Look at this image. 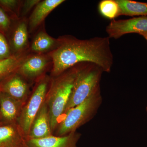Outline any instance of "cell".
<instances>
[{
    "label": "cell",
    "mask_w": 147,
    "mask_h": 147,
    "mask_svg": "<svg viewBox=\"0 0 147 147\" xmlns=\"http://www.w3.org/2000/svg\"><path fill=\"white\" fill-rule=\"evenodd\" d=\"M107 37H94L80 40L65 36L58 40L55 50L50 54L53 62L52 74L57 77L78 64L90 62L99 66L105 72H110L113 55Z\"/></svg>",
    "instance_id": "6da1fadb"
},
{
    "label": "cell",
    "mask_w": 147,
    "mask_h": 147,
    "mask_svg": "<svg viewBox=\"0 0 147 147\" xmlns=\"http://www.w3.org/2000/svg\"><path fill=\"white\" fill-rule=\"evenodd\" d=\"M78 64L55 77L48 89L45 102L53 133L59 123V119L64 114L76 79Z\"/></svg>",
    "instance_id": "7a4b0ae2"
},
{
    "label": "cell",
    "mask_w": 147,
    "mask_h": 147,
    "mask_svg": "<svg viewBox=\"0 0 147 147\" xmlns=\"http://www.w3.org/2000/svg\"><path fill=\"white\" fill-rule=\"evenodd\" d=\"M103 70L90 62L78 64V69L64 114L68 110L84 101L100 90V82Z\"/></svg>",
    "instance_id": "3957f363"
},
{
    "label": "cell",
    "mask_w": 147,
    "mask_h": 147,
    "mask_svg": "<svg viewBox=\"0 0 147 147\" xmlns=\"http://www.w3.org/2000/svg\"><path fill=\"white\" fill-rule=\"evenodd\" d=\"M101 102L102 97L99 90L82 103L69 109L65 114V117L55 129V136H65L76 131L77 129L94 117Z\"/></svg>",
    "instance_id": "277c9868"
},
{
    "label": "cell",
    "mask_w": 147,
    "mask_h": 147,
    "mask_svg": "<svg viewBox=\"0 0 147 147\" xmlns=\"http://www.w3.org/2000/svg\"><path fill=\"white\" fill-rule=\"evenodd\" d=\"M49 82V77H41L22 108L18 123L26 137L28 135L33 121L45 102Z\"/></svg>",
    "instance_id": "5b68a950"
},
{
    "label": "cell",
    "mask_w": 147,
    "mask_h": 147,
    "mask_svg": "<svg viewBox=\"0 0 147 147\" xmlns=\"http://www.w3.org/2000/svg\"><path fill=\"white\" fill-rule=\"evenodd\" d=\"M106 32L109 38L115 39L130 33L142 36L147 33V16L111 20L106 27Z\"/></svg>",
    "instance_id": "8992f818"
},
{
    "label": "cell",
    "mask_w": 147,
    "mask_h": 147,
    "mask_svg": "<svg viewBox=\"0 0 147 147\" xmlns=\"http://www.w3.org/2000/svg\"><path fill=\"white\" fill-rule=\"evenodd\" d=\"M29 86L24 78L17 73L9 77L0 85V91L25 105L28 98Z\"/></svg>",
    "instance_id": "52a82bcc"
},
{
    "label": "cell",
    "mask_w": 147,
    "mask_h": 147,
    "mask_svg": "<svg viewBox=\"0 0 147 147\" xmlns=\"http://www.w3.org/2000/svg\"><path fill=\"white\" fill-rule=\"evenodd\" d=\"M81 134L76 131L63 136L52 135L38 139L26 138L28 147H77Z\"/></svg>",
    "instance_id": "ba28073f"
},
{
    "label": "cell",
    "mask_w": 147,
    "mask_h": 147,
    "mask_svg": "<svg viewBox=\"0 0 147 147\" xmlns=\"http://www.w3.org/2000/svg\"><path fill=\"white\" fill-rule=\"evenodd\" d=\"M24 104L8 95L0 92V121L3 124L18 123Z\"/></svg>",
    "instance_id": "9c48e42d"
},
{
    "label": "cell",
    "mask_w": 147,
    "mask_h": 147,
    "mask_svg": "<svg viewBox=\"0 0 147 147\" xmlns=\"http://www.w3.org/2000/svg\"><path fill=\"white\" fill-rule=\"evenodd\" d=\"M0 147H28L18 123L0 125Z\"/></svg>",
    "instance_id": "30bf717a"
},
{
    "label": "cell",
    "mask_w": 147,
    "mask_h": 147,
    "mask_svg": "<svg viewBox=\"0 0 147 147\" xmlns=\"http://www.w3.org/2000/svg\"><path fill=\"white\" fill-rule=\"evenodd\" d=\"M53 135L50 126L48 108L45 102L33 121L26 138L38 139Z\"/></svg>",
    "instance_id": "8fae6325"
},
{
    "label": "cell",
    "mask_w": 147,
    "mask_h": 147,
    "mask_svg": "<svg viewBox=\"0 0 147 147\" xmlns=\"http://www.w3.org/2000/svg\"><path fill=\"white\" fill-rule=\"evenodd\" d=\"M49 64L47 57L36 55L25 58L17 73L26 79H32L40 76Z\"/></svg>",
    "instance_id": "7c38bea8"
},
{
    "label": "cell",
    "mask_w": 147,
    "mask_h": 147,
    "mask_svg": "<svg viewBox=\"0 0 147 147\" xmlns=\"http://www.w3.org/2000/svg\"><path fill=\"white\" fill-rule=\"evenodd\" d=\"M64 1V0H45L40 2L30 17V28L34 29L39 26L49 13Z\"/></svg>",
    "instance_id": "4fadbf2b"
},
{
    "label": "cell",
    "mask_w": 147,
    "mask_h": 147,
    "mask_svg": "<svg viewBox=\"0 0 147 147\" xmlns=\"http://www.w3.org/2000/svg\"><path fill=\"white\" fill-rule=\"evenodd\" d=\"M119 7L120 16H147V3L131 0H116Z\"/></svg>",
    "instance_id": "5bb4252c"
},
{
    "label": "cell",
    "mask_w": 147,
    "mask_h": 147,
    "mask_svg": "<svg viewBox=\"0 0 147 147\" xmlns=\"http://www.w3.org/2000/svg\"><path fill=\"white\" fill-rule=\"evenodd\" d=\"M25 58L20 55H11L0 60V85L9 77L17 73Z\"/></svg>",
    "instance_id": "9a60e30c"
},
{
    "label": "cell",
    "mask_w": 147,
    "mask_h": 147,
    "mask_svg": "<svg viewBox=\"0 0 147 147\" xmlns=\"http://www.w3.org/2000/svg\"><path fill=\"white\" fill-rule=\"evenodd\" d=\"M58 40H55L45 32L38 33L32 42L31 50L37 53H42L51 50L55 45H57Z\"/></svg>",
    "instance_id": "2e32d148"
},
{
    "label": "cell",
    "mask_w": 147,
    "mask_h": 147,
    "mask_svg": "<svg viewBox=\"0 0 147 147\" xmlns=\"http://www.w3.org/2000/svg\"><path fill=\"white\" fill-rule=\"evenodd\" d=\"M28 42V30L27 24L24 22L18 24L13 32L12 45L16 51L23 50Z\"/></svg>",
    "instance_id": "e0dca14e"
},
{
    "label": "cell",
    "mask_w": 147,
    "mask_h": 147,
    "mask_svg": "<svg viewBox=\"0 0 147 147\" xmlns=\"http://www.w3.org/2000/svg\"><path fill=\"white\" fill-rule=\"evenodd\" d=\"M98 8L101 16L111 21L120 16L119 7L116 0H102L98 3Z\"/></svg>",
    "instance_id": "ac0fdd59"
},
{
    "label": "cell",
    "mask_w": 147,
    "mask_h": 147,
    "mask_svg": "<svg viewBox=\"0 0 147 147\" xmlns=\"http://www.w3.org/2000/svg\"><path fill=\"white\" fill-rule=\"evenodd\" d=\"M10 50L5 37L0 33V60L10 57Z\"/></svg>",
    "instance_id": "d6986e66"
},
{
    "label": "cell",
    "mask_w": 147,
    "mask_h": 147,
    "mask_svg": "<svg viewBox=\"0 0 147 147\" xmlns=\"http://www.w3.org/2000/svg\"><path fill=\"white\" fill-rule=\"evenodd\" d=\"M10 21L5 12L0 8V28L6 30L10 26Z\"/></svg>",
    "instance_id": "ffe728a7"
},
{
    "label": "cell",
    "mask_w": 147,
    "mask_h": 147,
    "mask_svg": "<svg viewBox=\"0 0 147 147\" xmlns=\"http://www.w3.org/2000/svg\"><path fill=\"white\" fill-rule=\"evenodd\" d=\"M40 1L38 0H27L25 1L23 5V12L26 14L30 11L32 8L36 6Z\"/></svg>",
    "instance_id": "44dd1931"
},
{
    "label": "cell",
    "mask_w": 147,
    "mask_h": 147,
    "mask_svg": "<svg viewBox=\"0 0 147 147\" xmlns=\"http://www.w3.org/2000/svg\"><path fill=\"white\" fill-rule=\"evenodd\" d=\"M18 1L15 0H0V5L5 8L12 9L18 4Z\"/></svg>",
    "instance_id": "7402d4cb"
},
{
    "label": "cell",
    "mask_w": 147,
    "mask_h": 147,
    "mask_svg": "<svg viewBox=\"0 0 147 147\" xmlns=\"http://www.w3.org/2000/svg\"><path fill=\"white\" fill-rule=\"evenodd\" d=\"M142 36H143V37H144V38L147 41V33L146 34L143 35Z\"/></svg>",
    "instance_id": "603a6c76"
},
{
    "label": "cell",
    "mask_w": 147,
    "mask_h": 147,
    "mask_svg": "<svg viewBox=\"0 0 147 147\" xmlns=\"http://www.w3.org/2000/svg\"><path fill=\"white\" fill-rule=\"evenodd\" d=\"M2 123H1V121H0V125H1V124H2Z\"/></svg>",
    "instance_id": "cb8c5ba5"
},
{
    "label": "cell",
    "mask_w": 147,
    "mask_h": 147,
    "mask_svg": "<svg viewBox=\"0 0 147 147\" xmlns=\"http://www.w3.org/2000/svg\"><path fill=\"white\" fill-rule=\"evenodd\" d=\"M146 110H147V108H146Z\"/></svg>",
    "instance_id": "d4e9b609"
},
{
    "label": "cell",
    "mask_w": 147,
    "mask_h": 147,
    "mask_svg": "<svg viewBox=\"0 0 147 147\" xmlns=\"http://www.w3.org/2000/svg\"><path fill=\"white\" fill-rule=\"evenodd\" d=\"M0 92H1V91H0Z\"/></svg>",
    "instance_id": "484cf974"
}]
</instances>
